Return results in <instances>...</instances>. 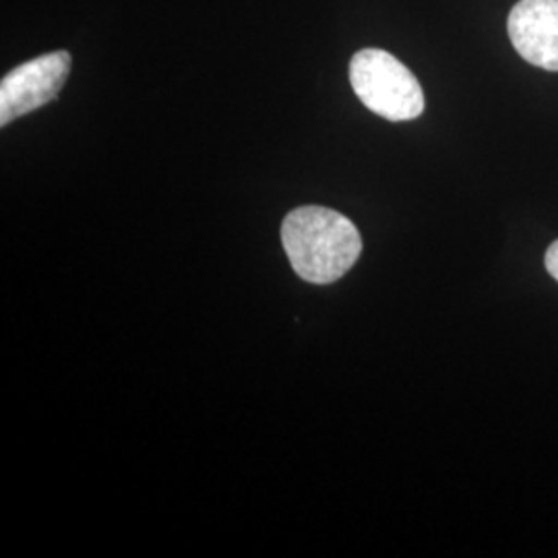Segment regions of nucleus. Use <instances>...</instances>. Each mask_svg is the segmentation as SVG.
<instances>
[{
	"mask_svg": "<svg viewBox=\"0 0 558 558\" xmlns=\"http://www.w3.org/2000/svg\"><path fill=\"white\" fill-rule=\"evenodd\" d=\"M281 242L294 271L308 283L343 278L362 253L359 228L333 209L306 205L286 216Z\"/></svg>",
	"mask_w": 558,
	"mask_h": 558,
	"instance_id": "1",
	"label": "nucleus"
},
{
	"mask_svg": "<svg viewBox=\"0 0 558 558\" xmlns=\"http://www.w3.org/2000/svg\"><path fill=\"white\" fill-rule=\"evenodd\" d=\"M350 83L359 100L383 119L403 122L424 112V92L416 75L379 48H364L352 57Z\"/></svg>",
	"mask_w": 558,
	"mask_h": 558,
	"instance_id": "2",
	"label": "nucleus"
},
{
	"mask_svg": "<svg viewBox=\"0 0 558 558\" xmlns=\"http://www.w3.org/2000/svg\"><path fill=\"white\" fill-rule=\"evenodd\" d=\"M73 59L66 50H54L44 57L15 66L0 83V124L25 117L54 100L71 73Z\"/></svg>",
	"mask_w": 558,
	"mask_h": 558,
	"instance_id": "3",
	"label": "nucleus"
},
{
	"mask_svg": "<svg viewBox=\"0 0 558 558\" xmlns=\"http://www.w3.org/2000/svg\"><path fill=\"white\" fill-rule=\"evenodd\" d=\"M509 38L521 59L558 71V0H519L509 15Z\"/></svg>",
	"mask_w": 558,
	"mask_h": 558,
	"instance_id": "4",
	"label": "nucleus"
},
{
	"mask_svg": "<svg viewBox=\"0 0 558 558\" xmlns=\"http://www.w3.org/2000/svg\"><path fill=\"white\" fill-rule=\"evenodd\" d=\"M546 269H548V274L553 276V278L558 281V240L548 248V253H546Z\"/></svg>",
	"mask_w": 558,
	"mask_h": 558,
	"instance_id": "5",
	"label": "nucleus"
}]
</instances>
